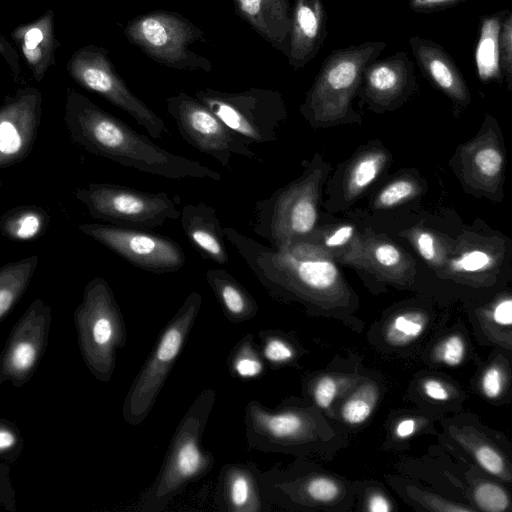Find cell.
<instances>
[{
  "label": "cell",
  "mask_w": 512,
  "mask_h": 512,
  "mask_svg": "<svg viewBox=\"0 0 512 512\" xmlns=\"http://www.w3.org/2000/svg\"><path fill=\"white\" fill-rule=\"evenodd\" d=\"M64 122L74 143L119 165L173 180L220 181L222 178L216 170L158 146L149 137L70 88L66 94Z\"/></svg>",
  "instance_id": "obj_1"
},
{
  "label": "cell",
  "mask_w": 512,
  "mask_h": 512,
  "mask_svg": "<svg viewBox=\"0 0 512 512\" xmlns=\"http://www.w3.org/2000/svg\"><path fill=\"white\" fill-rule=\"evenodd\" d=\"M223 235L274 299L324 302L346 291L333 257L309 239L273 249L223 226Z\"/></svg>",
  "instance_id": "obj_2"
},
{
  "label": "cell",
  "mask_w": 512,
  "mask_h": 512,
  "mask_svg": "<svg viewBox=\"0 0 512 512\" xmlns=\"http://www.w3.org/2000/svg\"><path fill=\"white\" fill-rule=\"evenodd\" d=\"M215 400V390L207 388L192 402L174 431L157 476L140 496L139 511H163L188 484L213 468L214 457L201 442Z\"/></svg>",
  "instance_id": "obj_3"
},
{
  "label": "cell",
  "mask_w": 512,
  "mask_h": 512,
  "mask_svg": "<svg viewBox=\"0 0 512 512\" xmlns=\"http://www.w3.org/2000/svg\"><path fill=\"white\" fill-rule=\"evenodd\" d=\"M73 317L87 369L98 381L109 382L117 352L126 344L127 330L115 295L104 278L95 277L85 285Z\"/></svg>",
  "instance_id": "obj_4"
},
{
  "label": "cell",
  "mask_w": 512,
  "mask_h": 512,
  "mask_svg": "<svg viewBox=\"0 0 512 512\" xmlns=\"http://www.w3.org/2000/svg\"><path fill=\"white\" fill-rule=\"evenodd\" d=\"M384 41H366L333 50L324 60L301 105V114L313 125L343 120L352 109L365 68L378 59Z\"/></svg>",
  "instance_id": "obj_5"
},
{
  "label": "cell",
  "mask_w": 512,
  "mask_h": 512,
  "mask_svg": "<svg viewBox=\"0 0 512 512\" xmlns=\"http://www.w3.org/2000/svg\"><path fill=\"white\" fill-rule=\"evenodd\" d=\"M321 181V169L309 167L270 197L258 200L253 207V232L277 250L308 237L318 220Z\"/></svg>",
  "instance_id": "obj_6"
},
{
  "label": "cell",
  "mask_w": 512,
  "mask_h": 512,
  "mask_svg": "<svg viewBox=\"0 0 512 512\" xmlns=\"http://www.w3.org/2000/svg\"><path fill=\"white\" fill-rule=\"evenodd\" d=\"M201 306V294L192 291L160 332L124 398L122 416L128 425H140L149 415L181 354Z\"/></svg>",
  "instance_id": "obj_7"
},
{
  "label": "cell",
  "mask_w": 512,
  "mask_h": 512,
  "mask_svg": "<svg viewBox=\"0 0 512 512\" xmlns=\"http://www.w3.org/2000/svg\"><path fill=\"white\" fill-rule=\"evenodd\" d=\"M128 41L146 56L169 68L210 73L212 62L190 49L206 42L205 33L183 15L157 10L130 20L124 27Z\"/></svg>",
  "instance_id": "obj_8"
},
{
  "label": "cell",
  "mask_w": 512,
  "mask_h": 512,
  "mask_svg": "<svg viewBox=\"0 0 512 512\" xmlns=\"http://www.w3.org/2000/svg\"><path fill=\"white\" fill-rule=\"evenodd\" d=\"M74 194L91 217L121 227L153 230L178 220L181 213L176 200L167 193L119 184L90 183Z\"/></svg>",
  "instance_id": "obj_9"
},
{
  "label": "cell",
  "mask_w": 512,
  "mask_h": 512,
  "mask_svg": "<svg viewBox=\"0 0 512 512\" xmlns=\"http://www.w3.org/2000/svg\"><path fill=\"white\" fill-rule=\"evenodd\" d=\"M195 98L251 143L275 141L279 127L287 117L282 95L272 89L253 87L240 92H224L204 88L195 92Z\"/></svg>",
  "instance_id": "obj_10"
},
{
  "label": "cell",
  "mask_w": 512,
  "mask_h": 512,
  "mask_svg": "<svg viewBox=\"0 0 512 512\" xmlns=\"http://www.w3.org/2000/svg\"><path fill=\"white\" fill-rule=\"evenodd\" d=\"M66 69L78 85L127 113L152 138L160 139L168 133L165 122L119 76L105 48L96 45L81 47L72 54Z\"/></svg>",
  "instance_id": "obj_11"
},
{
  "label": "cell",
  "mask_w": 512,
  "mask_h": 512,
  "mask_svg": "<svg viewBox=\"0 0 512 512\" xmlns=\"http://www.w3.org/2000/svg\"><path fill=\"white\" fill-rule=\"evenodd\" d=\"M166 109L182 139L196 150L209 155L223 167L233 156L258 159L251 142L231 130L197 98L184 91L166 98Z\"/></svg>",
  "instance_id": "obj_12"
},
{
  "label": "cell",
  "mask_w": 512,
  "mask_h": 512,
  "mask_svg": "<svg viewBox=\"0 0 512 512\" xmlns=\"http://www.w3.org/2000/svg\"><path fill=\"white\" fill-rule=\"evenodd\" d=\"M78 229L131 265L148 272H175L186 262L184 251L176 241L151 230L103 223H84Z\"/></svg>",
  "instance_id": "obj_13"
},
{
  "label": "cell",
  "mask_w": 512,
  "mask_h": 512,
  "mask_svg": "<svg viewBox=\"0 0 512 512\" xmlns=\"http://www.w3.org/2000/svg\"><path fill=\"white\" fill-rule=\"evenodd\" d=\"M51 322L49 304L40 298L29 304L0 352V384L19 388L31 380L48 345Z\"/></svg>",
  "instance_id": "obj_14"
},
{
  "label": "cell",
  "mask_w": 512,
  "mask_h": 512,
  "mask_svg": "<svg viewBox=\"0 0 512 512\" xmlns=\"http://www.w3.org/2000/svg\"><path fill=\"white\" fill-rule=\"evenodd\" d=\"M41 112L42 96L34 87L18 90L0 105V188L3 170L23 161L31 152Z\"/></svg>",
  "instance_id": "obj_15"
},
{
  "label": "cell",
  "mask_w": 512,
  "mask_h": 512,
  "mask_svg": "<svg viewBox=\"0 0 512 512\" xmlns=\"http://www.w3.org/2000/svg\"><path fill=\"white\" fill-rule=\"evenodd\" d=\"M244 427L249 449L276 452L299 444L307 436L309 421L291 407L272 409L250 400L244 409Z\"/></svg>",
  "instance_id": "obj_16"
},
{
  "label": "cell",
  "mask_w": 512,
  "mask_h": 512,
  "mask_svg": "<svg viewBox=\"0 0 512 512\" xmlns=\"http://www.w3.org/2000/svg\"><path fill=\"white\" fill-rule=\"evenodd\" d=\"M417 88L415 65L403 51L369 64L358 93L374 109H393Z\"/></svg>",
  "instance_id": "obj_17"
},
{
  "label": "cell",
  "mask_w": 512,
  "mask_h": 512,
  "mask_svg": "<svg viewBox=\"0 0 512 512\" xmlns=\"http://www.w3.org/2000/svg\"><path fill=\"white\" fill-rule=\"evenodd\" d=\"M327 16L322 0H295L286 56L297 70L308 64L327 37Z\"/></svg>",
  "instance_id": "obj_18"
},
{
  "label": "cell",
  "mask_w": 512,
  "mask_h": 512,
  "mask_svg": "<svg viewBox=\"0 0 512 512\" xmlns=\"http://www.w3.org/2000/svg\"><path fill=\"white\" fill-rule=\"evenodd\" d=\"M409 45L423 75L454 105L466 107L471 100L466 81L444 48L419 36H412Z\"/></svg>",
  "instance_id": "obj_19"
},
{
  "label": "cell",
  "mask_w": 512,
  "mask_h": 512,
  "mask_svg": "<svg viewBox=\"0 0 512 512\" xmlns=\"http://www.w3.org/2000/svg\"><path fill=\"white\" fill-rule=\"evenodd\" d=\"M215 503L221 511H264L261 472L256 465L253 463L224 465L216 486Z\"/></svg>",
  "instance_id": "obj_20"
},
{
  "label": "cell",
  "mask_w": 512,
  "mask_h": 512,
  "mask_svg": "<svg viewBox=\"0 0 512 512\" xmlns=\"http://www.w3.org/2000/svg\"><path fill=\"white\" fill-rule=\"evenodd\" d=\"M11 38L37 82L56 63V50L60 46L55 36L54 12L45 11L36 20L22 24L11 32Z\"/></svg>",
  "instance_id": "obj_21"
},
{
  "label": "cell",
  "mask_w": 512,
  "mask_h": 512,
  "mask_svg": "<svg viewBox=\"0 0 512 512\" xmlns=\"http://www.w3.org/2000/svg\"><path fill=\"white\" fill-rule=\"evenodd\" d=\"M179 219L186 238L202 258L217 264L228 262L223 226L214 207L204 202L186 204Z\"/></svg>",
  "instance_id": "obj_22"
},
{
  "label": "cell",
  "mask_w": 512,
  "mask_h": 512,
  "mask_svg": "<svg viewBox=\"0 0 512 512\" xmlns=\"http://www.w3.org/2000/svg\"><path fill=\"white\" fill-rule=\"evenodd\" d=\"M235 11L273 48L285 55L291 27L288 0H233Z\"/></svg>",
  "instance_id": "obj_23"
},
{
  "label": "cell",
  "mask_w": 512,
  "mask_h": 512,
  "mask_svg": "<svg viewBox=\"0 0 512 512\" xmlns=\"http://www.w3.org/2000/svg\"><path fill=\"white\" fill-rule=\"evenodd\" d=\"M205 278L230 322H246L257 315L259 306L255 298L229 272L222 268H210Z\"/></svg>",
  "instance_id": "obj_24"
},
{
  "label": "cell",
  "mask_w": 512,
  "mask_h": 512,
  "mask_svg": "<svg viewBox=\"0 0 512 512\" xmlns=\"http://www.w3.org/2000/svg\"><path fill=\"white\" fill-rule=\"evenodd\" d=\"M508 11H500L482 19L475 51L477 73L481 81L500 82L502 71L499 61V34Z\"/></svg>",
  "instance_id": "obj_25"
},
{
  "label": "cell",
  "mask_w": 512,
  "mask_h": 512,
  "mask_svg": "<svg viewBox=\"0 0 512 512\" xmlns=\"http://www.w3.org/2000/svg\"><path fill=\"white\" fill-rule=\"evenodd\" d=\"M412 259L398 246L383 239L362 242V267H368L390 279L407 277L413 268Z\"/></svg>",
  "instance_id": "obj_26"
},
{
  "label": "cell",
  "mask_w": 512,
  "mask_h": 512,
  "mask_svg": "<svg viewBox=\"0 0 512 512\" xmlns=\"http://www.w3.org/2000/svg\"><path fill=\"white\" fill-rule=\"evenodd\" d=\"M38 263L39 257L34 255L0 267V323L25 294Z\"/></svg>",
  "instance_id": "obj_27"
},
{
  "label": "cell",
  "mask_w": 512,
  "mask_h": 512,
  "mask_svg": "<svg viewBox=\"0 0 512 512\" xmlns=\"http://www.w3.org/2000/svg\"><path fill=\"white\" fill-rule=\"evenodd\" d=\"M48 212L36 205H21L0 217V233L13 241L33 240L44 233L49 224Z\"/></svg>",
  "instance_id": "obj_28"
},
{
  "label": "cell",
  "mask_w": 512,
  "mask_h": 512,
  "mask_svg": "<svg viewBox=\"0 0 512 512\" xmlns=\"http://www.w3.org/2000/svg\"><path fill=\"white\" fill-rule=\"evenodd\" d=\"M306 239L318 244L334 260L361 266L362 241L352 225H339L319 233L313 231Z\"/></svg>",
  "instance_id": "obj_29"
},
{
  "label": "cell",
  "mask_w": 512,
  "mask_h": 512,
  "mask_svg": "<svg viewBox=\"0 0 512 512\" xmlns=\"http://www.w3.org/2000/svg\"><path fill=\"white\" fill-rule=\"evenodd\" d=\"M227 363L231 374L241 379L256 378L263 373L264 359L252 334H246L235 344Z\"/></svg>",
  "instance_id": "obj_30"
},
{
  "label": "cell",
  "mask_w": 512,
  "mask_h": 512,
  "mask_svg": "<svg viewBox=\"0 0 512 512\" xmlns=\"http://www.w3.org/2000/svg\"><path fill=\"white\" fill-rule=\"evenodd\" d=\"M386 161L381 151H369L360 155L350 166L345 179V192L350 198L359 195L378 176Z\"/></svg>",
  "instance_id": "obj_31"
},
{
  "label": "cell",
  "mask_w": 512,
  "mask_h": 512,
  "mask_svg": "<svg viewBox=\"0 0 512 512\" xmlns=\"http://www.w3.org/2000/svg\"><path fill=\"white\" fill-rule=\"evenodd\" d=\"M470 163L472 172L479 181L494 182L501 175L503 155L493 142L483 141L473 148Z\"/></svg>",
  "instance_id": "obj_32"
},
{
  "label": "cell",
  "mask_w": 512,
  "mask_h": 512,
  "mask_svg": "<svg viewBox=\"0 0 512 512\" xmlns=\"http://www.w3.org/2000/svg\"><path fill=\"white\" fill-rule=\"evenodd\" d=\"M426 318L419 312H406L396 316L387 330L390 343L402 345L409 343L424 331Z\"/></svg>",
  "instance_id": "obj_33"
},
{
  "label": "cell",
  "mask_w": 512,
  "mask_h": 512,
  "mask_svg": "<svg viewBox=\"0 0 512 512\" xmlns=\"http://www.w3.org/2000/svg\"><path fill=\"white\" fill-rule=\"evenodd\" d=\"M258 335L261 355L271 366L282 365L294 359V348L281 335L271 330L259 331Z\"/></svg>",
  "instance_id": "obj_34"
},
{
  "label": "cell",
  "mask_w": 512,
  "mask_h": 512,
  "mask_svg": "<svg viewBox=\"0 0 512 512\" xmlns=\"http://www.w3.org/2000/svg\"><path fill=\"white\" fill-rule=\"evenodd\" d=\"M494 264L493 256L486 250L473 248L462 252L458 257L452 260V268L461 273H478Z\"/></svg>",
  "instance_id": "obj_35"
},
{
  "label": "cell",
  "mask_w": 512,
  "mask_h": 512,
  "mask_svg": "<svg viewBox=\"0 0 512 512\" xmlns=\"http://www.w3.org/2000/svg\"><path fill=\"white\" fill-rule=\"evenodd\" d=\"M414 181L406 178L397 179L388 184L377 197V206L391 207L414 196L417 192Z\"/></svg>",
  "instance_id": "obj_36"
},
{
  "label": "cell",
  "mask_w": 512,
  "mask_h": 512,
  "mask_svg": "<svg viewBox=\"0 0 512 512\" xmlns=\"http://www.w3.org/2000/svg\"><path fill=\"white\" fill-rule=\"evenodd\" d=\"M499 61L501 71L511 88L512 80V13L507 12L505 15L499 34Z\"/></svg>",
  "instance_id": "obj_37"
},
{
  "label": "cell",
  "mask_w": 512,
  "mask_h": 512,
  "mask_svg": "<svg viewBox=\"0 0 512 512\" xmlns=\"http://www.w3.org/2000/svg\"><path fill=\"white\" fill-rule=\"evenodd\" d=\"M22 448L23 438L16 424L0 419V460L16 458Z\"/></svg>",
  "instance_id": "obj_38"
},
{
  "label": "cell",
  "mask_w": 512,
  "mask_h": 512,
  "mask_svg": "<svg viewBox=\"0 0 512 512\" xmlns=\"http://www.w3.org/2000/svg\"><path fill=\"white\" fill-rule=\"evenodd\" d=\"M474 496L476 503L484 511L501 512L509 505L507 494L494 484L485 483L480 485Z\"/></svg>",
  "instance_id": "obj_39"
},
{
  "label": "cell",
  "mask_w": 512,
  "mask_h": 512,
  "mask_svg": "<svg viewBox=\"0 0 512 512\" xmlns=\"http://www.w3.org/2000/svg\"><path fill=\"white\" fill-rule=\"evenodd\" d=\"M415 248L423 259L431 264H440L441 250L436 237L428 231H416L413 234Z\"/></svg>",
  "instance_id": "obj_40"
},
{
  "label": "cell",
  "mask_w": 512,
  "mask_h": 512,
  "mask_svg": "<svg viewBox=\"0 0 512 512\" xmlns=\"http://www.w3.org/2000/svg\"><path fill=\"white\" fill-rule=\"evenodd\" d=\"M373 401L357 395L349 399L342 408V417L349 424H361L371 414Z\"/></svg>",
  "instance_id": "obj_41"
},
{
  "label": "cell",
  "mask_w": 512,
  "mask_h": 512,
  "mask_svg": "<svg viewBox=\"0 0 512 512\" xmlns=\"http://www.w3.org/2000/svg\"><path fill=\"white\" fill-rule=\"evenodd\" d=\"M305 492L315 501L327 502L336 498L339 489L332 480L319 477L308 481Z\"/></svg>",
  "instance_id": "obj_42"
},
{
  "label": "cell",
  "mask_w": 512,
  "mask_h": 512,
  "mask_svg": "<svg viewBox=\"0 0 512 512\" xmlns=\"http://www.w3.org/2000/svg\"><path fill=\"white\" fill-rule=\"evenodd\" d=\"M475 458L487 472L498 476L503 475L505 471L504 461L501 455L491 447H478L475 451Z\"/></svg>",
  "instance_id": "obj_43"
},
{
  "label": "cell",
  "mask_w": 512,
  "mask_h": 512,
  "mask_svg": "<svg viewBox=\"0 0 512 512\" xmlns=\"http://www.w3.org/2000/svg\"><path fill=\"white\" fill-rule=\"evenodd\" d=\"M465 352L464 342L459 336L449 337L442 345L440 350L441 360L450 366H456L461 363Z\"/></svg>",
  "instance_id": "obj_44"
},
{
  "label": "cell",
  "mask_w": 512,
  "mask_h": 512,
  "mask_svg": "<svg viewBox=\"0 0 512 512\" xmlns=\"http://www.w3.org/2000/svg\"><path fill=\"white\" fill-rule=\"evenodd\" d=\"M337 391L336 382L330 377L321 378L313 392L314 400L320 408H328Z\"/></svg>",
  "instance_id": "obj_45"
},
{
  "label": "cell",
  "mask_w": 512,
  "mask_h": 512,
  "mask_svg": "<svg viewBox=\"0 0 512 512\" xmlns=\"http://www.w3.org/2000/svg\"><path fill=\"white\" fill-rule=\"evenodd\" d=\"M482 390L484 394L494 399L499 396L502 390V374L497 367L488 369L482 378Z\"/></svg>",
  "instance_id": "obj_46"
},
{
  "label": "cell",
  "mask_w": 512,
  "mask_h": 512,
  "mask_svg": "<svg viewBox=\"0 0 512 512\" xmlns=\"http://www.w3.org/2000/svg\"><path fill=\"white\" fill-rule=\"evenodd\" d=\"M466 0H409L410 8L415 12L429 13L452 7Z\"/></svg>",
  "instance_id": "obj_47"
},
{
  "label": "cell",
  "mask_w": 512,
  "mask_h": 512,
  "mask_svg": "<svg viewBox=\"0 0 512 512\" xmlns=\"http://www.w3.org/2000/svg\"><path fill=\"white\" fill-rule=\"evenodd\" d=\"M0 54L6 62L16 78L20 75V63L17 50L12 46L8 39L0 33Z\"/></svg>",
  "instance_id": "obj_48"
},
{
  "label": "cell",
  "mask_w": 512,
  "mask_h": 512,
  "mask_svg": "<svg viewBox=\"0 0 512 512\" xmlns=\"http://www.w3.org/2000/svg\"><path fill=\"white\" fill-rule=\"evenodd\" d=\"M493 319L499 325L510 326L512 323V301L510 298L499 302L493 310Z\"/></svg>",
  "instance_id": "obj_49"
},
{
  "label": "cell",
  "mask_w": 512,
  "mask_h": 512,
  "mask_svg": "<svg viewBox=\"0 0 512 512\" xmlns=\"http://www.w3.org/2000/svg\"><path fill=\"white\" fill-rule=\"evenodd\" d=\"M424 390L427 396L435 400H447L449 395L444 386L436 380H428L424 383Z\"/></svg>",
  "instance_id": "obj_50"
},
{
  "label": "cell",
  "mask_w": 512,
  "mask_h": 512,
  "mask_svg": "<svg viewBox=\"0 0 512 512\" xmlns=\"http://www.w3.org/2000/svg\"><path fill=\"white\" fill-rule=\"evenodd\" d=\"M368 509L372 512H388L391 507L385 497L375 494L369 500Z\"/></svg>",
  "instance_id": "obj_51"
},
{
  "label": "cell",
  "mask_w": 512,
  "mask_h": 512,
  "mask_svg": "<svg viewBox=\"0 0 512 512\" xmlns=\"http://www.w3.org/2000/svg\"><path fill=\"white\" fill-rule=\"evenodd\" d=\"M415 421L413 419H405L401 421L396 428V434L400 438H406L415 431Z\"/></svg>",
  "instance_id": "obj_52"
}]
</instances>
